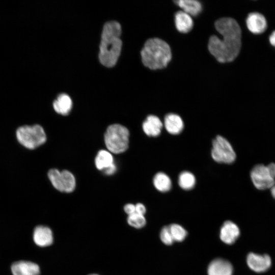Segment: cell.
I'll return each mask as SVG.
<instances>
[{"label":"cell","mask_w":275,"mask_h":275,"mask_svg":"<svg viewBox=\"0 0 275 275\" xmlns=\"http://www.w3.org/2000/svg\"><path fill=\"white\" fill-rule=\"evenodd\" d=\"M216 30L222 39L213 35L210 37L208 49L220 63L233 61L238 56L241 47V29L237 22L230 17L218 19L215 23Z\"/></svg>","instance_id":"cell-1"},{"label":"cell","mask_w":275,"mask_h":275,"mask_svg":"<svg viewBox=\"0 0 275 275\" xmlns=\"http://www.w3.org/2000/svg\"><path fill=\"white\" fill-rule=\"evenodd\" d=\"M121 33V25L117 21L107 22L103 26L99 59L100 63L105 67H113L118 61L122 47Z\"/></svg>","instance_id":"cell-2"},{"label":"cell","mask_w":275,"mask_h":275,"mask_svg":"<svg viewBox=\"0 0 275 275\" xmlns=\"http://www.w3.org/2000/svg\"><path fill=\"white\" fill-rule=\"evenodd\" d=\"M141 54L144 66L152 70L166 67L172 58L169 44L157 38L147 40Z\"/></svg>","instance_id":"cell-3"},{"label":"cell","mask_w":275,"mask_h":275,"mask_svg":"<svg viewBox=\"0 0 275 275\" xmlns=\"http://www.w3.org/2000/svg\"><path fill=\"white\" fill-rule=\"evenodd\" d=\"M129 132L128 129L119 124L109 125L104 134V143L112 153L120 154L128 147Z\"/></svg>","instance_id":"cell-4"},{"label":"cell","mask_w":275,"mask_h":275,"mask_svg":"<svg viewBox=\"0 0 275 275\" xmlns=\"http://www.w3.org/2000/svg\"><path fill=\"white\" fill-rule=\"evenodd\" d=\"M16 137L18 143L24 148L34 150L43 145L47 136L44 128L40 125H24L16 130Z\"/></svg>","instance_id":"cell-5"},{"label":"cell","mask_w":275,"mask_h":275,"mask_svg":"<svg viewBox=\"0 0 275 275\" xmlns=\"http://www.w3.org/2000/svg\"><path fill=\"white\" fill-rule=\"evenodd\" d=\"M251 178L257 188L260 190L271 188L275 184V164L256 165L251 172Z\"/></svg>","instance_id":"cell-6"},{"label":"cell","mask_w":275,"mask_h":275,"mask_svg":"<svg viewBox=\"0 0 275 275\" xmlns=\"http://www.w3.org/2000/svg\"><path fill=\"white\" fill-rule=\"evenodd\" d=\"M211 155L213 159L218 163L229 164L236 159V153L232 145L221 135L216 136L213 140Z\"/></svg>","instance_id":"cell-7"},{"label":"cell","mask_w":275,"mask_h":275,"mask_svg":"<svg viewBox=\"0 0 275 275\" xmlns=\"http://www.w3.org/2000/svg\"><path fill=\"white\" fill-rule=\"evenodd\" d=\"M47 176L52 186L60 191L69 193L75 188V177L69 171L51 169L48 171Z\"/></svg>","instance_id":"cell-8"},{"label":"cell","mask_w":275,"mask_h":275,"mask_svg":"<svg viewBox=\"0 0 275 275\" xmlns=\"http://www.w3.org/2000/svg\"><path fill=\"white\" fill-rule=\"evenodd\" d=\"M248 266L257 272H262L270 267L271 263L270 257L267 255H258L250 253L246 259Z\"/></svg>","instance_id":"cell-9"},{"label":"cell","mask_w":275,"mask_h":275,"mask_svg":"<svg viewBox=\"0 0 275 275\" xmlns=\"http://www.w3.org/2000/svg\"><path fill=\"white\" fill-rule=\"evenodd\" d=\"M13 275H39V265L32 261L21 260L14 262L11 267Z\"/></svg>","instance_id":"cell-10"},{"label":"cell","mask_w":275,"mask_h":275,"mask_svg":"<svg viewBox=\"0 0 275 275\" xmlns=\"http://www.w3.org/2000/svg\"><path fill=\"white\" fill-rule=\"evenodd\" d=\"M33 240L36 245L46 247L53 242V234L51 230L45 226H38L34 230Z\"/></svg>","instance_id":"cell-11"},{"label":"cell","mask_w":275,"mask_h":275,"mask_svg":"<svg viewBox=\"0 0 275 275\" xmlns=\"http://www.w3.org/2000/svg\"><path fill=\"white\" fill-rule=\"evenodd\" d=\"M246 24L250 31L256 34L263 33L267 28L265 17L258 12L250 13L246 18Z\"/></svg>","instance_id":"cell-12"},{"label":"cell","mask_w":275,"mask_h":275,"mask_svg":"<svg viewBox=\"0 0 275 275\" xmlns=\"http://www.w3.org/2000/svg\"><path fill=\"white\" fill-rule=\"evenodd\" d=\"M240 231L238 226L231 221H226L220 231L221 239L225 243H233L239 237Z\"/></svg>","instance_id":"cell-13"},{"label":"cell","mask_w":275,"mask_h":275,"mask_svg":"<svg viewBox=\"0 0 275 275\" xmlns=\"http://www.w3.org/2000/svg\"><path fill=\"white\" fill-rule=\"evenodd\" d=\"M233 267L231 264L223 259H216L209 264L208 267V275H232Z\"/></svg>","instance_id":"cell-14"},{"label":"cell","mask_w":275,"mask_h":275,"mask_svg":"<svg viewBox=\"0 0 275 275\" xmlns=\"http://www.w3.org/2000/svg\"><path fill=\"white\" fill-rule=\"evenodd\" d=\"M163 125L162 121L158 117L151 115L143 123L142 128L146 135L155 137L160 134Z\"/></svg>","instance_id":"cell-15"},{"label":"cell","mask_w":275,"mask_h":275,"mask_svg":"<svg viewBox=\"0 0 275 275\" xmlns=\"http://www.w3.org/2000/svg\"><path fill=\"white\" fill-rule=\"evenodd\" d=\"M163 125L166 130L170 134H179L184 128V123L178 115L173 113L167 114L164 119Z\"/></svg>","instance_id":"cell-16"},{"label":"cell","mask_w":275,"mask_h":275,"mask_svg":"<svg viewBox=\"0 0 275 275\" xmlns=\"http://www.w3.org/2000/svg\"><path fill=\"white\" fill-rule=\"evenodd\" d=\"M175 23L178 31L183 33L189 32L193 26V21L191 16L183 11L176 13Z\"/></svg>","instance_id":"cell-17"},{"label":"cell","mask_w":275,"mask_h":275,"mask_svg":"<svg viewBox=\"0 0 275 275\" xmlns=\"http://www.w3.org/2000/svg\"><path fill=\"white\" fill-rule=\"evenodd\" d=\"M72 102L70 97L66 94L59 95L53 102V107L58 114L67 115L70 112Z\"/></svg>","instance_id":"cell-18"},{"label":"cell","mask_w":275,"mask_h":275,"mask_svg":"<svg viewBox=\"0 0 275 275\" xmlns=\"http://www.w3.org/2000/svg\"><path fill=\"white\" fill-rule=\"evenodd\" d=\"M114 163V158L111 152L106 150L98 151L95 159V164L97 169L103 171Z\"/></svg>","instance_id":"cell-19"},{"label":"cell","mask_w":275,"mask_h":275,"mask_svg":"<svg viewBox=\"0 0 275 275\" xmlns=\"http://www.w3.org/2000/svg\"><path fill=\"white\" fill-rule=\"evenodd\" d=\"M175 3L183 10V11L190 16L198 15L202 9L201 3L196 0H178L175 1Z\"/></svg>","instance_id":"cell-20"},{"label":"cell","mask_w":275,"mask_h":275,"mask_svg":"<svg viewBox=\"0 0 275 275\" xmlns=\"http://www.w3.org/2000/svg\"><path fill=\"white\" fill-rule=\"evenodd\" d=\"M153 183L157 190L163 193L169 191L172 185V180L170 177L161 172H158L154 175Z\"/></svg>","instance_id":"cell-21"},{"label":"cell","mask_w":275,"mask_h":275,"mask_svg":"<svg viewBox=\"0 0 275 275\" xmlns=\"http://www.w3.org/2000/svg\"><path fill=\"white\" fill-rule=\"evenodd\" d=\"M178 183L179 186L184 190H190L195 185L196 177L189 171H183L178 176Z\"/></svg>","instance_id":"cell-22"},{"label":"cell","mask_w":275,"mask_h":275,"mask_svg":"<svg viewBox=\"0 0 275 275\" xmlns=\"http://www.w3.org/2000/svg\"><path fill=\"white\" fill-rule=\"evenodd\" d=\"M174 241H182L187 235L186 231L180 225L173 224L169 226Z\"/></svg>","instance_id":"cell-23"},{"label":"cell","mask_w":275,"mask_h":275,"mask_svg":"<svg viewBox=\"0 0 275 275\" xmlns=\"http://www.w3.org/2000/svg\"><path fill=\"white\" fill-rule=\"evenodd\" d=\"M127 222L130 226L139 229L145 225L146 221L144 215L134 213L128 215Z\"/></svg>","instance_id":"cell-24"},{"label":"cell","mask_w":275,"mask_h":275,"mask_svg":"<svg viewBox=\"0 0 275 275\" xmlns=\"http://www.w3.org/2000/svg\"><path fill=\"white\" fill-rule=\"evenodd\" d=\"M160 237L162 242L166 245H171L174 241L169 226L163 227L160 233Z\"/></svg>","instance_id":"cell-25"},{"label":"cell","mask_w":275,"mask_h":275,"mask_svg":"<svg viewBox=\"0 0 275 275\" xmlns=\"http://www.w3.org/2000/svg\"><path fill=\"white\" fill-rule=\"evenodd\" d=\"M124 210L126 213L128 215L135 213V205L133 204H127L124 207Z\"/></svg>","instance_id":"cell-26"},{"label":"cell","mask_w":275,"mask_h":275,"mask_svg":"<svg viewBox=\"0 0 275 275\" xmlns=\"http://www.w3.org/2000/svg\"><path fill=\"white\" fill-rule=\"evenodd\" d=\"M135 213L144 215L146 213V209L145 206L142 203H138L135 205Z\"/></svg>","instance_id":"cell-27"},{"label":"cell","mask_w":275,"mask_h":275,"mask_svg":"<svg viewBox=\"0 0 275 275\" xmlns=\"http://www.w3.org/2000/svg\"><path fill=\"white\" fill-rule=\"evenodd\" d=\"M116 166L115 163H114L111 166L104 170L103 172L107 175H111L115 173V172L116 171Z\"/></svg>","instance_id":"cell-28"},{"label":"cell","mask_w":275,"mask_h":275,"mask_svg":"<svg viewBox=\"0 0 275 275\" xmlns=\"http://www.w3.org/2000/svg\"><path fill=\"white\" fill-rule=\"evenodd\" d=\"M269 41L271 44L275 47V31L270 35Z\"/></svg>","instance_id":"cell-29"},{"label":"cell","mask_w":275,"mask_h":275,"mask_svg":"<svg viewBox=\"0 0 275 275\" xmlns=\"http://www.w3.org/2000/svg\"><path fill=\"white\" fill-rule=\"evenodd\" d=\"M270 189L272 196L275 199V184L272 186Z\"/></svg>","instance_id":"cell-30"},{"label":"cell","mask_w":275,"mask_h":275,"mask_svg":"<svg viewBox=\"0 0 275 275\" xmlns=\"http://www.w3.org/2000/svg\"><path fill=\"white\" fill-rule=\"evenodd\" d=\"M89 275H98V274H89Z\"/></svg>","instance_id":"cell-31"}]
</instances>
